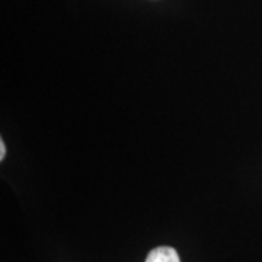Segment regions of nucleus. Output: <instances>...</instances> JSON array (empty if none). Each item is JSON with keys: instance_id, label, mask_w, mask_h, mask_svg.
<instances>
[{"instance_id": "obj_1", "label": "nucleus", "mask_w": 262, "mask_h": 262, "mask_svg": "<svg viewBox=\"0 0 262 262\" xmlns=\"http://www.w3.org/2000/svg\"><path fill=\"white\" fill-rule=\"evenodd\" d=\"M144 262H181L178 252L170 246H159L150 251Z\"/></svg>"}, {"instance_id": "obj_2", "label": "nucleus", "mask_w": 262, "mask_h": 262, "mask_svg": "<svg viewBox=\"0 0 262 262\" xmlns=\"http://www.w3.org/2000/svg\"><path fill=\"white\" fill-rule=\"evenodd\" d=\"M5 155H6V146H5V141H0V160L5 159Z\"/></svg>"}]
</instances>
